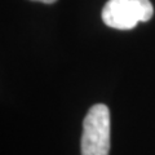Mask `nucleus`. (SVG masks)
<instances>
[{"label": "nucleus", "instance_id": "3", "mask_svg": "<svg viewBox=\"0 0 155 155\" xmlns=\"http://www.w3.org/2000/svg\"><path fill=\"white\" fill-rule=\"evenodd\" d=\"M30 2H38V3H44V4H53L57 0H30Z\"/></svg>", "mask_w": 155, "mask_h": 155}, {"label": "nucleus", "instance_id": "2", "mask_svg": "<svg viewBox=\"0 0 155 155\" xmlns=\"http://www.w3.org/2000/svg\"><path fill=\"white\" fill-rule=\"evenodd\" d=\"M154 14L150 0H109L101 12L106 26L116 30H132L140 22H147Z\"/></svg>", "mask_w": 155, "mask_h": 155}, {"label": "nucleus", "instance_id": "1", "mask_svg": "<svg viewBox=\"0 0 155 155\" xmlns=\"http://www.w3.org/2000/svg\"><path fill=\"white\" fill-rule=\"evenodd\" d=\"M81 155H109L110 111L104 104H96L87 113L83 122Z\"/></svg>", "mask_w": 155, "mask_h": 155}]
</instances>
